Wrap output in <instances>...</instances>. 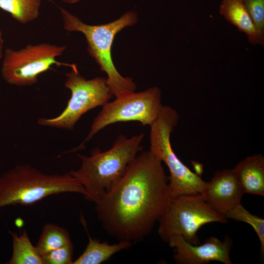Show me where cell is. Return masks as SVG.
<instances>
[{
  "mask_svg": "<svg viewBox=\"0 0 264 264\" xmlns=\"http://www.w3.org/2000/svg\"><path fill=\"white\" fill-rule=\"evenodd\" d=\"M162 162L141 151L117 183L95 203L104 229L118 241L133 244L148 236L172 198Z\"/></svg>",
  "mask_w": 264,
  "mask_h": 264,
  "instance_id": "1",
  "label": "cell"
},
{
  "mask_svg": "<svg viewBox=\"0 0 264 264\" xmlns=\"http://www.w3.org/2000/svg\"><path fill=\"white\" fill-rule=\"evenodd\" d=\"M144 137L143 133L129 138L120 135L107 151L95 148L89 156L78 154L81 165L69 173L84 188L87 200L96 203L117 183L142 150Z\"/></svg>",
  "mask_w": 264,
  "mask_h": 264,
  "instance_id": "2",
  "label": "cell"
},
{
  "mask_svg": "<svg viewBox=\"0 0 264 264\" xmlns=\"http://www.w3.org/2000/svg\"><path fill=\"white\" fill-rule=\"evenodd\" d=\"M63 26L69 32L83 33L88 44V51L94 59L100 69L107 75V82L113 96L118 97L134 92L136 85L130 77L122 76L112 61L111 49L115 35L124 28L134 25L137 21L136 14L128 11L119 19L101 25H89L67 10L59 7Z\"/></svg>",
  "mask_w": 264,
  "mask_h": 264,
  "instance_id": "3",
  "label": "cell"
},
{
  "mask_svg": "<svg viewBox=\"0 0 264 264\" xmlns=\"http://www.w3.org/2000/svg\"><path fill=\"white\" fill-rule=\"evenodd\" d=\"M64 193L86 194L84 188L69 172L48 175L23 164L0 176V208L32 205L48 196Z\"/></svg>",
  "mask_w": 264,
  "mask_h": 264,
  "instance_id": "4",
  "label": "cell"
},
{
  "mask_svg": "<svg viewBox=\"0 0 264 264\" xmlns=\"http://www.w3.org/2000/svg\"><path fill=\"white\" fill-rule=\"evenodd\" d=\"M178 119L179 115L174 109L163 106L159 116L150 126V151L169 169L168 187L172 198L201 194L207 184L181 162L172 149L171 134Z\"/></svg>",
  "mask_w": 264,
  "mask_h": 264,
  "instance_id": "5",
  "label": "cell"
},
{
  "mask_svg": "<svg viewBox=\"0 0 264 264\" xmlns=\"http://www.w3.org/2000/svg\"><path fill=\"white\" fill-rule=\"evenodd\" d=\"M158 222V233L163 241L167 242L171 237L180 235L196 245L200 244L197 232L201 226L213 222L225 223L228 220L214 210L201 194H191L172 198Z\"/></svg>",
  "mask_w": 264,
  "mask_h": 264,
  "instance_id": "6",
  "label": "cell"
},
{
  "mask_svg": "<svg viewBox=\"0 0 264 264\" xmlns=\"http://www.w3.org/2000/svg\"><path fill=\"white\" fill-rule=\"evenodd\" d=\"M161 97L160 89L154 87L143 91H134L116 97L114 101L107 102L94 119L85 139L71 151L82 149L85 144L95 134L115 123L137 121L143 126H150L159 116L163 106Z\"/></svg>",
  "mask_w": 264,
  "mask_h": 264,
  "instance_id": "7",
  "label": "cell"
},
{
  "mask_svg": "<svg viewBox=\"0 0 264 264\" xmlns=\"http://www.w3.org/2000/svg\"><path fill=\"white\" fill-rule=\"evenodd\" d=\"M66 48V45L41 43L29 44L18 50L7 48L3 55L1 76L8 84L26 86L35 84L38 76L49 69L52 65L77 68L76 64L56 60Z\"/></svg>",
  "mask_w": 264,
  "mask_h": 264,
  "instance_id": "8",
  "label": "cell"
},
{
  "mask_svg": "<svg viewBox=\"0 0 264 264\" xmlns=\"http://www.w3.org/2000/svg\"><path fill=\"white\" fill-rule=\"evenodd\" d=\"M65 86L71 91L66 107L57 117L41 118L39 125L72 130L81 117L88 110L103 106L113 96L107 79L98 77L87 80L77 68L66 74Z\"/></svg>",
  "mask_w": 264,
  "mask_h": 264,
  "instance_id": "9",
  "label": "cell"
},
{
  "mask_svg": "<svg viewBox=\"0 0 264 264\" xmlns=\"http://www.w3.org/2000/svg\"><path fill=\"white\" fill-rule=\"evenodd\" d=\"M167 242L175 249L174 257L178 264H205L212 261L232 264L230 257L232 242L227 236L224 241L210 237L202 244L196 245L187 242L180 235L171 237Z\"/></svg>",
  "mask_w": 264,
  "mask_h": 264,
  "instance_id": "10",
  "label": "cell"
},
{
  "mask_svg": "<svg viewBox=\"0 0 264 264\" xmlns=\"http://www.w3.org/2000/svg\"><path fill=\"white\" fill-rule=\"evenodd\" d=\"M243 194L237 177L231 169L215 172L201 195L214 210L224 216L241 203Z\"/></svg>",
  "mask_w": 264,
  "mask_h": 264,
  "instance_id": "11",
  "label": "cell"
},
{
  "mask_svg": "<svg viewBox=\"0 0 264 264\" xmlns=\"http://www.w3.org/2000/svg\"><path fill=\"white\" fill-rule=\"evenodd\" d=\"M233 169L244 194L264 196V157L262 154L248 156Z\"/></svg>",
  "mask_w": 264,
  "mask_h": 264,
  "instance_id": "12",
  "label": "cell"
},
{
  "mask_svg": "<svg viewBox=\"0 0 264 264\" xmlns=\"http://www.w3.org/2000/svg\"><path fill=\"white\" fill-rule=\"evenodd\" d=\"M220 13L226 20L244 32L250 43L263 45V36L254 25L243 0H221Z\"/></svg>",
  "mask_w": 264,
  "mask_h": 264,
  "instance_id": "13",
  "label": "cell"
},
{
  "mask_svg": "<svg viewBox=\"0 0 264 264\" xmlns=\"http://www.w3.org/2000/svg\"><path fill=\"white\" fill-rule=\"evenodd\" d=\"M88 237V242L84 252L72 264H100L110 258L114 254L131 247L129 242L119 241L117 243L110 244L91 238L87 231L84 220L82 222Z\"/></svg>",
  "mask_w": 264,
  "mask_h": 264,
  "instance_id": "14",
  "label": "cell"
},
{
  "mask_svg": "<svg viewBox=\"0 0 264 264\" xmlns=\"http://www.w3.org/2000/svg\"><path fill=\"white\" fill-rule=\"evenodd\" d=\"M12 238L13 252L8 264H44L42 256L34 246L26 230L20 235L10 232Z\"/></svg>",
  "mask_w": 264,
  "mask_h": 264,
  "instance_id": "15",
  "label": "cell"
},
{
  "mask_svg": "<svg viewBox=\"0 0 264 264\" xmlns=\"http://www.w3.org/2000/svg\"><path fill=\"white\" fill-rule=\"evenodd\" d=\"M41 5V0H0V8L22 24L38 18Z\"/></svg>",
  "mask_w": 264,
  "mask_h": 264,
  "instance_id": "16",
  "label": "cell"
},
{
  "mask_svg": "<svg viewBox=\"0 0 264 264\" xmlns=\"http://www.w3.org/2000/svg\"><path fill=\"white\" fill-rule=\"evenodd\" d=\"M71 242L67 230L55 224L49 223L44 226L35 246L42 256Z\"/></svg>",
  "mask_w": 264,
  "mask_h": 264,
  "instance_id": "17",
  "label": "cell"
},
{
  "mask_svg": "<svg viewBox=\"0 0 264 264\" xmlns=\"http://www.w3.org/2000/svg\"><path fill=\"white\" fill-rule=\"evenodd\" d=\"M225 217L242 221L250 224L256 233L261 243V250L264 254V220L256 215H254L246 210L239 203L228 211Z\"/></svg>",
  "mask_w": 264,
  "mask_h": 264,
  "instance_id": "18",
  "label": "cell"
},
{
  "mask_svg": "<svg viewBox=\"0 0 264 264\" xmlns=\"http://www.w3.org/2000/svg\"><path fill=\"white\" fill-rule=\"evenodd\" d=\"M73 245L72 242L43 255L44 264H72Z\"/></svg>",
  "mask_w": 264,
  "mask_h": 264,
  "instance_id": "19",
  "label": "cell"
},
{
  "mask_svg": "<svg viewBox=\"0 0 264 264\" xmlns=\"http://www.w3.org/2000/svg\"><path fill=\"white\" fill-rule=\"evenodd\" d=\"M247 11L258 31L264 35V0H243Z\"/></svg>",
  "mask_w": 264,
  "mask_h": 264,
  "instance_id": "20",
  "label": "cell"
},
{
  "mask_svg": "<svg viewBox=\"0 0 264 264\" xmlns=\"http://www.w3.org/2000/svg\"><path fill=\"white\" fill-rule=\"evenodd\" d=\"M192 163L196 172L195 173L200 176L203 171V165L196 161H192Z\"/></svg>",
  "mask_w": 264,
  "mask_h": 264,
  "instance_id": "21",
  "label": "cell"
},
{
  "mask_svg": "<svg viewBox=\"0 0 264 264\" xmlns=\"http://www.w3.org/2000/svg\"><path fill=\"white\" fill-rule=\"evenodd\" d=\"M3 43V41L2 38L1 33L0 30V59H1L2 58L3 55V52H2Z\"/></svg>",
  "mask_w": 264,
  "mask_h": 264,
  "instance_id": "22",
  "label": "cell"
},
{
  "mask_svg": "<svg viewBox=\"0 0 264 264\" xmlns=\"http://www.w3.org/2000/svg\"><path fill=\"white\" fill-rule=\"evenodd\" d=\"M63 2L69 4H73L78 2L80 0H61Z\"/></svg>",
  "mask_w": 264,
  "mask_h": 264,
  "instance_id": "23",
  "label": "cell"
}]
</instances>
